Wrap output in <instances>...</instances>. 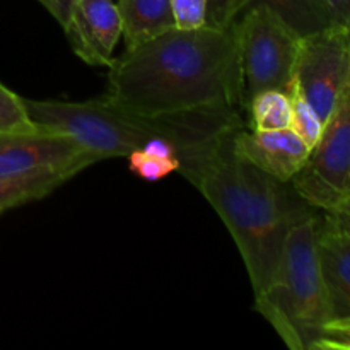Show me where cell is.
I'll return each mask as SVG.
<instances>
[{"label":"cell","instance_id":"obj_1","mask_svg":"<svg viewBox=\"0 0 350 350\" xmlns=\"http://www.w3.org/2000/svg\"><path fill=\"white\" fill-rule=\"evenodd\" d=\"M103 98L142 116L241 106L234 26L173 27L109 65Z\"/></svg>","mask_w":350,"mask_h":350},{"label":"cell","instance_id":"obj_2","mask_svg":"<svg viewBox=\"0 0 350 350\" xmlns=\"http://www.w3.org/2000/svg\"><path fill=\"white\" fill-rule=\"evenodd\" d=\"M24 106L38 129L70 135L99 161L126 157L152 137H166L176 147L180 170L219 135L243 126L238 108L142 116L106 98L84 103L24 99Z\"/></svg>","mask_w":350,"mask_h":350},{"label":"cell","instance_id":"obj_3","mask_svg":"<svg viewBox=\"0 0 350 350\" xmlns=\"http://www.w3.org/2000/svg\"><path fill=\"white\" fill-rule=\"evenodd\" d=\"M318 228L313 214L291 228L275 279L255 299L256 311L293 350H313L325 325L332 321L318 255Z\"/></svg>","mask_w":350,"mask_h":350},{"label":"cell","instance_id":"obj_4","mask_svg":"<svg viewBox=\"0 0 350 350\" xmlns=\"http://www.w3.org/2000/svg\"><path fill=\"white\" fill-rule=\"evenodd\" d=\"M241 68V106L270 89L291 92L299 34L272 9L250 7L234 24Z\"/></svg>","mask_w":350,"mask_h":350},{"label":"cell","instance_id":"obj_5","mask_svg":"<svg viewBox=\"0 0 350 350\" xmlns=\"http://www.w3.org/2000/svg\"><path fill=\"white\" fill-rule=\"evenodd\" d=\"M291 185L306 204L323 212L350 200V82Z\"/></svg>","mask_w":350,"mask_h":350},{"label":"cell","instance_id":"obj_6","mask_svg":"<svg viewBox=\"0 0 350 350\" xmlns=\"http://www.w3.org/2000/svg\"><path fill=\"white\" fill-rule=\"evenodd\" d=\"M350 82V31L330 26L299 38L294 85L327 122Z\"/></svg>","mask_w":350,"mask_h":350},{"label":"cell","instance_id":"obj_7","mask_svg":"<svg viewBox=\"0 0 350 350\" xmlns=\"http://www.w3.org/2000/svg\"><path fill=\"white\" fill-rule=\"evenodd\" d=\"M98 157L70 135L36 129L33 132H0V176L67 174L75 176Z\"/></svg>","mask_w":350,"mask_h":350},{"label":"cell","instance_id":"obj_8","mask_svg":"<svg viewBox=\"0 0 350 350\" xmlns=\"http://www.w3.org/2000/svg\"><path fill=\"white\" fill-rule=\"evenodd\" d=\"M74 53L94 67H109L123 36L122 17L113 0H70L62 24Z\"/></svg>","mask_w":350,"mask_h":350},{"label":"cell","instance_id":"obj_9","mask_svg":"<svg viewBox=\"0 0 350 350\" xmlns=\"http://www.w3.org/2000/svg\"><path fill=\"white\" fill-rule=\"evenodd\" d=\"M238 152L282 183H291L310 156V146L294 130H238Z\"/></svg>","mask_w":350,"mask_h":350},{"label":"cell","instance_id":"obj_10","mask_svg":"<svg viewBox=\"0 0 350 350\" xmlns=\"http://www.w3.org/2000/svg\"><path fill=\"white\" fill-rule=\"evenodd\" d=\"M318 255L332 320H347L350 318V239L330 214L325 215L318 228Z\"/></svg>","mask_w":350,"mask_h":350},{"label":"cell","instance_id":"obj_11","mask_svg":"<svg viewBox=\"0 0 350 350\" xmlns=\"http://www.w3.org/2000/svg\"><path fill=\"white\" fill-rule=\"evenodd\" d=\"M126 50L176 27L171 0H116Z\"/></svg>","mask_w":350,"mask_h":350},{"label":"cell","instance_id":"obj_12","mask_svg":"<svg viewBox=\"0 0 350 350\" xmlns=\"http://www.w3.org/2000/svg\"><path fill=\"white\" fill-rule=\"evenodd\" d=\"M263 5L279 14L299 36L330 27V17L321 0H246V9Z\"/></svg>","mask_w":350,"mask_h":350},{"label":"cell","instance_id":"obj_13","mask_svg":"<svg viewBox=\"0 0 350 350\" xmlns=\"http://www.w3.org/2000/svg\"><path fill=\"white\" fill-rule=\"evenodd\" d=\"M70 180L67 174H26V176H0V214L14 207L40 200Z\"/></svg>","mask_w":350,"mask_h":350},{"label":"cell","instance_id":"obj_14","mask_svg":"<svg viewBox=\"0 0 350 350\" xmlns=\"http://www.w3.org/2000/svg\"><path fill=\"white\" fill-rule=\"evenodd\" d=\"M246 109L250 113L252 130L291 129L293 105L289 92L277 89L263 91L248 103Z\"/></svg>","mask_w":350,"mask_h":350},{"label":"cell","instance_id":"obj_15","mask_svg":"<svg viewBox=\"0 0 350 350\" xmlns=\"http://www.w3.org/2000/svg\"><path fill=\"white\" fill-rule=\"evenodd\" d=\"M291 105H293V116H291V130L297 133L304 142L311 147L318 142L323 132L325 122L320 118L313 106L306 101L303 94L293 84L291 89Z\"/></svg>","mask_w":350,"mask_h":350},{"label":"cell","instance_id":"obj_16","mask_svg":"<svg viewBox=\"0 0 350 350\" xmlns=\"http://www.w3.org/2000/svg\"><path fill=\"white\" fill-rule=\"evenodd\" d=\"M36 129L27 115L24 98L0 82V132H33Z\"/></svg>","mask_w":350,"mask_h":350},{"label":"cell","instance_id":"obj_17","mask_svg":"<svg viewBox=\"0 0 350 350\" xmlns=\"http://www.w3.org/2000/svg\"><path fill=\"white\" fill-rule=\"evenodd\" d=\"M129 167L133 174L146 181H161L170 174L180 171V159H167V157H157L137 149L126 156Z\"/></svg>","mask_w":350,"mask_h":350},{"label":"cell","instance_id":"obj_18","mask_svg":"<svg viewBox=\"0 0 350 350\" xmlns=\"http://www.w3.org/2000/svg\"><path fill=\"white\" fill-rule=\"evenodd\" d=\"M246 10V0H207L205 26L229 29Z\"/></svg>","mask_w":350,"mask_h":350},{"label":"cell","instance_id":"obj_19","mask_svg":"<svg viewBox=\"0 0 350 350\" xmlns=\"http://www.w3.org/2000/svg\"><path fill=\"white\" fill-rule=\"evenodd\" d=\"M176 27L195 29L205 26L207 0H171Z\"/></svg>","mask_w":350,"mask_h":350},{"label":"cell","instance_id":"obj_20","mask_svg":"<svg viewBox=\"0 0 350 350\" xmlns=\"http://www.w3.org/2000/svg\"><path fill=\"white\" fill-rule=\"evenodd\" d=\"M313 350H350V318L328 321Z\"/></svg>","mask_w":350,"mask_h":350},{"label":"cell","instance_id":"obj_21","mask_svg":"<svg viewBox=\"0 0 350 350\" xmlns=\"http://www.w3.org/2000/svg\"><path fill=\"white\" fill-rule=\"evenodd\" d=\"M327 9L330 24L350 31V0H321Z\"/></svg>","mask_w":350,"mask_h":350},{"label":"cell","instance_id":"obj_22","mask_svg":"<svg viewBox=\"0 0 350 350\" xmlns=\"http://www.w3.org/2000/svg\"><path fill=\"white\" fill-rule=\"evenodd\" d=\"M55 19L62 24L65 23V17H67L68 5H70V0H38Z\"/></svg>","mask_w":350,"mask_h":350},{"label":"cell","instance_id":"obj_23","mask_svg":"<svg viewBox=\"0 0 350 350\" xmlns=\"http://www.w3.org/2000/svg\"><path fill=\"white\" fill-rule=\"evenodd\" d=\"M325 214H330L332 217H334V221L340 226L342 231H344L350 239V200L345 202V204L340 205L338 208H335L334 212H325Z\"/></svg>","mask_w":350,"mask_h":350}]
</instances>
